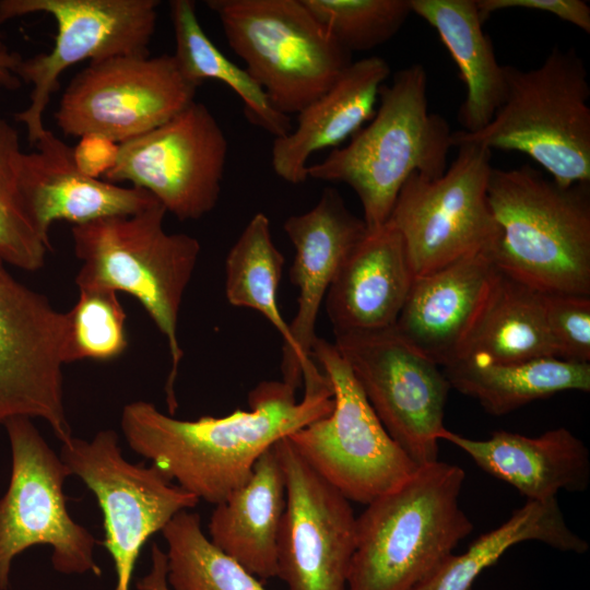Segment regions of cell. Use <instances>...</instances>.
I'll use <instances>...</instances> for the list:
<instances>
[{"label": "cell", "instance_id": "cell-16", "mask_svg": "<svg viewBox=\"0 0 590 590\" xmlns=\"http://www.w3.org/2000/svg\"><path fill=\"white\" fill-rule=\"evenodd\" d=\"M119 144L117 163L102 179L149 191L180 221L201 219L216 206L228 142L204 104L194 101L163 125Z\"/></svg>", "mask_w": 590, "mask_h": 590}, {"label": "cell", "instance_id": "cell-28", "mask_svg": "<svg viewBox=\"0 0 590 590\" xmlns=\"http://www.w3.org/2000/svg\"><path fill=\"white\" fill-rule=\"evenodd\" d=\"M442 373L451 388L476 399L493 415L566 390L590 391V364L557 357L506 364L459 362Z\"/></svg>", "mask_w": 590, "mask_h": 590}, {"label": "cell", "instance_id": "cell-15", "mask_svg": "<svg viewBox=\"0 0 590 590\" xmlns=\"http://www.w3.org/2000/svg\"><path fill=\"white\" fill-rule=\"evenodd\" d=\"M68 314L15 279L0 258V425L40 418L62 442L73 435L66 413Z\"/></svg>", "mask_w": 590, "mask_h": 590}, {"label": "cell", "instance_id": "cell-5", "mask_svg": "<svg viewBox=\"0 0 590 590\" xmlns=\"http://www.w3.org/2000/svg\"><path fill=\"white\" fill-rule=\"evenodd\" d=\"M166 210L160 202L127 216L73 225L71 235L81 268L78 288L125 292L133 296L165 337L170 371L165 393L170 415L178 406L175 381L184 351L178 341V317L185 292L199 261V240L168 233Z\"/></svg>", "mask_w": 590, "mask_h": 590}, {"label": "cell", "instance_id": "cell-27", "mask_svg": "<svg viewBox=\"0 0 590 590\" xmlns=\"http://www.w3.org/2000/svg\"><path fill=\"white\" fill-rule=\"evenodd\" d=\"M284 257L275 246L270 220L255 214L225 259V295L236 307L253 309L275 328L283 339L281 370L285 384L297 390L303 384L290 324L279 308V287Z\"/></svg>", "mask_w": 590, "mask_h": 590}, {"label": "cell", "instance_id": "cell-21", "mask_svg": "<svg viewBox=\"0 0 590 590\" xmlns=\"http://www.w3.org/2000/svg\"><path fill=\"white\" fill-rule=\"evenodd\" d=\"M414 279L393 225L387 221L367 229L340 266L324 298L334 334L394 327Z\"/></svg>", "mask_w": 590, "mask_h": 590}, {"label": "cell", "instance_id": "cell-22", "mask_svg": "<svg viewBox=\"0 0 590 590\" xmlns=\"http://www.w3.org/2000/svg\"><path fill=\"white\" fill-rule=\"evenodd\" d=\"M439 440L460 448L479 468L512 485L527 500H551L563 489L583 492L590 483L589 450L565 427L536 437L497 430L485 440L444 428Z\"/></svg>", "mask_w": 590, "mask_h": 590}, {"label": "cell", "instance_id": "cell-17", "mask_svg": "<svg viewBox=\"0 0 590 590\" xmlns=\"http://www.w3.org/2000/svg\"><path fill=\"white\" fill-rule=\"evenodd\" d=\"M274 448L286 488L276 577L287 590H345L356 533L350 500L304 460L287 437Z\"/></svg>", "mask_w": 590, "mask_h": 590}, {"label": "cell", "instance_id": "cell-23", "mask_svg": "<svg viewBox=\"0 0 590 590\" xmlns=\"http://www.w3.org/2000/svg\"><path fill=\"white\" fill-rule=\"evenodd\" d=\"M390 75L379 56L352 61L337 81L297 114L296 126L274 138L271 165L282 180L297 185L308 178L309 158L340 148L374 116L379 91Z\"/></svg>", "mask_w": 590, "mask_h": 590}, {"label": "cell", "instance_id": "cell-31", "mask_svg": "<svg viewBox=\"0 0 590 590\" xmlns=\"http://www.w3.org/2000/svg\"><path fill=\"white\" fill-rule=\"evenodd\" d=\"M170 590H267L204 534L196 512H178L162 530Z\"/></svg>", "mask_w": 590, "mask_h": 590}, {"label": "cell", "instance_id": "cell-19", "mask_svg": "<svg viewBox=\"0 0 590 590\" xmlns=\"http://www.w3.org/2000/svg\"><path fill=\"white\" fill-rule=\"evenodd\" d=\"M283 227L295 249L290 278L299 295L288 324L304 376L317 367L310 352L320 306L340 266L367 228L332 188L323 190L307 212L287 217Z\"/></svg>", "mask_w": 590, "mask_h": 590}, {"label": "cell", "instance_id": "cell-1", "mask_svg": "<svg viewBox=\"0 0 590 590\" xmlns=\"http://www.w3.org/2000/svg\"><path fill=\"white\" fill-rule=\"evenodd\" d=\"M304 397L284 381H262L248 396L249 410L179 420L153 403L125 405L121 430L129 447L168 480L214 506L250 477L260 456L279 440L329 415L332 387L320 371L306 376Z\"/></svg>", "mask_w": 590, "mask_h": 590}, {"label": "cell", "instance_id": "cell-9", "mask_svg": "<svg viewBox=\"0 0 590 590\" xmlns=\"http://www.w3.org/2000/svg\"><path fill=\"white\" fill-rule=\"evenodd\" d=\"M11 449V475L0 498V590L9 587L16 555L34 545H49L55 570L101 576L95 536L70 516L63 492L71 475L59 455L28 417L4 424Z\"/></svg>", "mask_w": 590, "mask_h": 590}, {"label": "cell", "instance_id": "cell-10", "mask_svg": "<svg viewBox=\"0 0 590 590\" xmlns=\"http://www.w3.org/2000/svg\"><path fill=\"white\" fill-rule=\"evenodd\" d=\"M457 148L440 177H409L388 220L403 240L415 278L470 255L489 253L498 236L487 198L492 151L472 143Z\"/></svg>", "mask_w": 590, "mask_h": 590}, {"label": "cell", "instance_id": "cell-14", "mask_svg": "<svg viewBox=\"0 0 590 590\" xmlns=\"http://www.w3.org/2000/svg\"><path fill=\"white\" fill-rule=\"evenodd\" d=\"M198 85L173 55H123L90 62L63 92L55 121L67 137L101 134L122 143L194 102Z\"/></svg>", "mask_w": 590, "mask_h": 590}, {"label": "cell", "instance_id": "cell-36", "mask_svg": "<svg viewBox=\"0 0 590 590\" xmlns=\"http://www.w3.org/2000/svg\"><path fill=\"white\" fill-rule=\"evenodd\" d=\"M483 22L491 14L506 9L547 12L590 33V7L581 0H475Z\"/></svg>", "mask_w": 590, "mask_h": 590}, {"label": "cell", "instance_id": "cell-38", "mask_svg": "<svg viewBox=\"0 0 590 590\" xmlns=\"http://www.w3.org/2000/svg\"><path fill=\"white\" fill-rule=\"evenodd\" d=\"M151 570L137 582L138 590H170L167 583L166 553L153 543L151 546Z\"/></svg>", "mask_w": 590, "mask_h": 590}, {"label": "cell", "instance_id": "cell-26", "mask_svg": "<svg viewBox=\"0 0 590 590\" xmlns=\"http://www.w3.org/2000/svg\"><path fill=\"white\" fill-rule=\"evenodd\" d=\"M411 7L437 31L459 68L467 87L458 115L462 131L481 130L502 105L506 82L475 0H411Z\"/></svg>", "mask_w": 590, "mask_h": 590}, {"label": "cell", "instance_id": "cell-18", "mask_svg": "<svg viewBox=\"0 0 590 590\" xmlns=\"http://www.w3.org/2000/svg\"><path fill=\"white\" fill-rule=\"evenodd\" d=\"M34 145L36 151L23 152L21 157V188L37 229L48 241L55 221L80 225L132 215L158 202L139 187H122L81 173L73 149L51 130L46 129Z\"/></svg>", "mask_w": 590, "mask_h": 590}, {"label": "cell", "instance_id": "cell-20", "mask_svg": "<svg viewBox=\"0 0 590 590\" xmlns=\"http://www.w3.org/2000/svg\"><path fill=\"white\" fill-rule=\"evenodd\" d=\"M495 273L489 253L480 252L415 278L394 328L436 365H451L487 297Z\"/></svg>", "mask_w": 590, "mask_h": 590}, {"label": "cell", "instance_id": "cell-6", "mask_svg": "<svg viewBox=\"0 0 590 590\" xmlns=\"http://www.w3.org/2000/svg\"><path fill=\"white\" fill-rule=\"evenodd\" d=\"M505 97L476 132H452V146L472 143L516 151L560 186L590 181V84L574 48H554L536 68L504 66Z\"/></svg>", "mask_w": 590, "mask_h": 590}, {"label": "cell", "instance_id": "cell-25", "mask_svg": "<svg viewBox=\"0 0 590 590\" xmlns=\"http://www.w3.org/2000/svg\"><path fill=\"white\" fill-rule=\"evenodd\" d=\"M539 357H557L545 320V294L496 268L455 363L506 364Z\"/></svg>", "mask_w": 590, "mask_h": 590}, {"label": "cell", "instance_id": "cell-24", "mask_svg": "<svg viewBox=\"0 0 590 590\" xmlns=\"http://www.w3.org/2000/svg\"><path fill=\"white\" fill-rule=\"evenodd\" d=\"M285 504L284 472L273 446L257 460L248 481L215 505L210 540L258 579L274 578Z\"/></svg>", "mask_w": 590, "mask_h": 590}, {"label": "cell", "instance_id": "cell-8", "mask_svg": "<svg viewBox=\"0 0 590 590\" xmlns=\"http://www.w3.org/2000/svg\"><path fill=\"white\" fill-rule=\"evenodd\" d=\"M310 354L332 387L334 405L287 438L346 499L367 505L418 467L387 433L335 345L317 337Z\"/></svg>", "mask_w": 590, "mask_h": 590}, {"label": "cell", "instance_id": "cell-3", "mask_svg": "<svg viewBox=\"0 0 590 590\" xmlns=\"http://www.w3.org/2000/svg\"><path fill=\"white\" fill-rule=\"evenodd\" d=\"M487 198L498 270L544 294L590 296V181L565 187L530 165L493 167Z\"/></svg>", "mask_w": 590, "mask_h": 590}, {"label": "cell", "instance_id": "cell-32", "mask_svg": "<svg viewBox=\"0 0 590 590\" xmlns=\"http://www.w3.org/2000/svg\"><path fill=\"white\" fill-rule=\"evenodd\" d=\"M19 131L0 116V258L24 271L45 266L51 250L37 229L21 188Z\"/></svg>", "mask_w": 590, "mask_h": 590}, {"label": "cell", "instance_id": "cell-37", "mask_svg": "<svg viewBox=\"0 0 590 590\" xmlns=\"http://www.w3.org/2000/svg\"><path fill=\"white\" fill-rule=\"evenodd\" d=\"M119 148V143L104 135L85 134L72 148L75 166L88 177L103 178L116 165Z\"/></svg>", "mask_w": 590, "mask_h": 590}, {"label": "cell", "instance_id": "cell-33", "mask_svg": "<svg viewBox=\"0 0 590 590\" xmlns=\"http://www.w3.org/2000/svg\"><path fill=\"white\" fill-rule=\"evenodd\" d=\"M349 52L367 51L390 40L413 13L411 0H303Z\"/></svg>", "mask_w": 590, "mask_h": 590}, {"label": "cell", "instance_id": "cell-39", "mask_svg": "<svg viewBox=\"0 0 590 590\" xmlns=\"http://www.w3.org/2000/svg\"><path fill=\"white\" fill-rule=\"evenodd\" d=\"M22 59L20 54L11 51L0 39V87L8 91L21 87L22 82L16 70Z\"/></svg>", "mask_w": 590, "mask_h": 590}, {"label": "cell", "instance_id": "cell-34", "mask_svg": "<svg viewBox=\"0 0 590 590\" xmlns=\"http://www.w3.org/2000/svg\"><path fill=\"white\" fill-rule=\"evenodd\" d=\"M67 314V364L82 359L110 361L127 350V315L116 292L79 288L78 302Z\"/></svg>", "mask_w": 590, "mask_h": 590}, {"label": "cell", "instance_id": "cell-35", "mask_svg": "<svg viewBox=\"0 0 590 590\" xmlns=\"http://www.w3.org/2000/svg\"><path fill=\"white\" fill-rule=\"evenodd\" d=\"M545 320L557 358L590 362V296L545 294Z\"/></svg>", "mask_w": 590, "mask_h": 590}, {"label": "cell", "instance_id": "cell-30", "mask_svg": "<svg viewBox=\"0 0 590 590\" xmlns=\"http://www.w3.org/2000/svg\"><path fill=\"white\" fill-rule=\"evenodd\" d=\"M169 14L175 35L173 54L182 74L196 85L217 80L240 98L247 119L274 138L292 130L290 116L278 111L246 69L228 59L202 28L192 0H172Z\"/></svg>", "mask_w": 590, "mask_h": 590}, {"label": "cell", "instance_id": "cell-4", "mask_svg": "<svg viewBox=\"0 0 590 590\" xmlns=\"http://www.w3.org/2000/svg\"><path fill=\"white\" fill-rule=\"evenodd\" d=\"M464 471L435 461L418 467L356 517L347 590H413L473 530L459 496Z\"/></svg>", "mask_w": 590, "mask_h": 590}, {"label": "cell", "instance_id": "cell-12", "mask_svg": "<svg viewBox=\"0 0 590 590\" xmlns=\"http://www.w3.org/2000/svg\"><path fill=\"white\" fill-rule=\"evenodd\" d=\"M71 475L94 494L103 515L105 538L116 571L114 590H130L133 570L149 539L199 499L168 480L155 465L128 461L113 429L91 440L72 436L59 453Z\"/></svg>", "mask_w": 590, "mask_h": 590}, {"label": "cell", "instance_id": "cell-13", "mask_svg": "<svg viewBox=\"0 0 590 590\" xmlns=\"http://www.w3.org/2000/svg\"><path fill=\"white\" fill-rule=\"evenodd\" d=\"M334 337L333 344L390 437L417 467L437 461L451 388L439 366L394 327Z\"/></svg>", "mask_w": 590, "mask_h": 590}, {"label": "cell", "instance_id": "cell-7", "mask_svg": "<svg viewBox=\"0 0 590 590\" xmlns=\"http://www.w3.org/2000/svg\"><path fill=\"white\" fill-rule=\"evenodd\" d=\"M231 49L271 105L290 116L322 95L352 63L303 0H208Z\"/></svg>", "mask_w": 590, "mask_h": 590}, {"label": "cell", "instance_id": "cell-11", "mask_svg": "<svg viewBox=\"0 0 590 590\" xmlns=\"http://www.w3.org/2000/svg\"><path fill=\"white\" fill-rule=\"evenodd\" d=\"M158 0H0V24L46 13L57 34L52 48L22 59L16 74L32 85L27 107L15 114L35 144L46 130L44 113L63 71L84 60L148 55L157 22Z\"/></svg>", "mask_w": 590, "mask_h": 590}, {"label": "cell", "instance_id": "cell-2", "mask_svg": "<svg viewBox=\"0 0 590 590\" xmlns=\"http://www.w3.org/2000/svg\"><path fill=\"white\" fill-rule=\"evenodd\" d=\"M451 148L447 120L428 109L426 71L414 63L381 86L368 123L347 144L309 164L307 175L351 187L361 201L366 228L371 231L389 220L412 174L433 179L445 173Z\"/></svg>", "mask_w": 590, "mask_h": 590}, {"label": "cell", "instance_id": "cell-29", "mask_svg": "<svg viewBox=\"0 0 590 590\" xmlns=\"http://www.w3.org/2000/svg\"><path fill=\"white\" fill-rule=\"evenodd\" d=\"M524 541L577 554L589 550L588 542L568 528L556 498L527 500L507 521L474 540L465 552L450 555L413 590H469L484 569Z\"/></svg>", "mask_w": 590, "mask_h": 590}]
</instances>
